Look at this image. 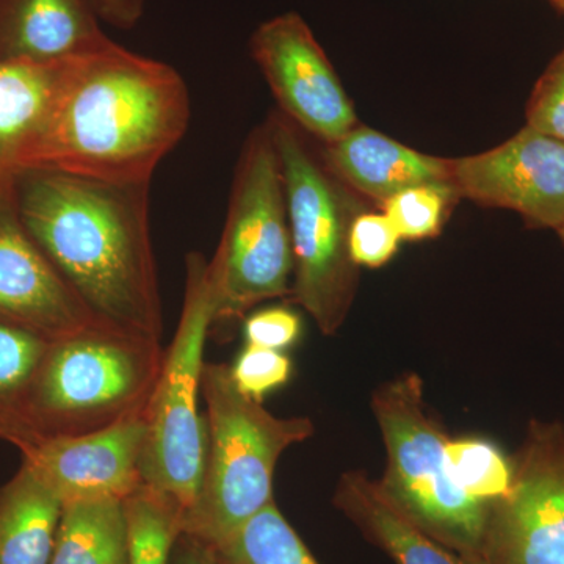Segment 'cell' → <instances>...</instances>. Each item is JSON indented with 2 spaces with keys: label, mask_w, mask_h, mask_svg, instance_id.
Masks as SVG:
<instances>
[{
  "label": "cell",
  "mask_w": 564,
  "mask_h": 564,
  "mask_svg": "<svg viewBox=\"0 0 564 564\" xmlns=\"http://www.w3.org/2000/svg\"><path fill=\"white\" fill-rule=\"evenodd\" d=\"M555 231L558 234L560 239H562V242L564 243V221L558 226V228L555 229Z\"/></svg>",
  "instance_id": "cell-31"
},
{
  "label": "cell",
  "mask_w": 564,
  "mask_h": 564,
  "mask_svg": "<svg viewBox=\"0 0 564 564\" xmlns=\"http://www.w3.org/2000/svg\"><path fill=\"white\" fill-rule=\"evenodd\" d=\"M206 458L198 496L182 533L215 545L273 503L281 455L314 434L307 417H276L234 384L225 364H204Z\"/></svg>",
  "instance_id": "cell-3"
},
{
  "label": "cell",
  "mask_w": 564,
  "mask_h": 564,
  "mask_svg": "<svg viewBox=\"0 0 564 564\" xmlns=\"http://www.w3.org/2000/svg\"><path fill=\"white\" fill-rule=\"evenodd\" d=\"M215 295L209 262L198 251L185 259L180 325L163 358L161 375L144 408L141 481L184 516L202 485L206 422L199 415L204 347L214 325Z\"/></svg>",
  "instance_id": "cell-5"
},
{
  "label": "cell",
  "mask_w": 564,
  "mask_h": 564,
  "mask_svg": "<svg viewBox=\"0 0 564 564\" xmlns=\"http://www.w3.org/2000/svg\"><path fill=\"white\" fill-rule=\"evenodd\" d=\"M300 334L302 318L289 307H267L245 317V345L282 351L291 348Z\"/></svg>",
  "instance_id": "cell-28"
},
{
  "label": "cell",
  "mask_w": 564,
  "mask_h": 564,
  "mask_svg": "<svg viewBox=\"0 0 564 564\" xmlns=\"http://www.w3.org/2000/svg\"><path fill=\"white\" fill-rule=\"evenodd\" d=\"M212 551L215 564H321L274 502Z\"/></svg>",
  "instance_id": "cell-21"
},
{
  "label": "cell",
  "mask_w": 564,
  "mask_h": 564,
  "mask_svg": "<svg viewBox=\"0 0 564 564\" xmlns=\"http://www.w3.org/2000/svg\"><path fill=\"white\" fill-rule=\"evenodd\" d=\"M191 115V93L173 66L113 41L74 62L29 169L151 182Z\"/></svg>",
  "instance_id": "cell-2"
},
{
  "label": "cell",
  "mask_w": 564,
  "mask_h": 564,
  "mask_svg": "<svg viewBox=\"0 0 564 564\" xmlns=\"http://www.w3.org/2000/svg\"><path fill=\"white\" fill-rule=\"evenodd\" d=\"M372 408L388 456L381 491L423 532L480 563L491 507L470 499L448 477L451 437L426 410L421 377L406 373L380 386Z\"/></svg>",
  "instance_id": "cell-6"
},
{
  "label": "cell",
  "mask_w": 564,
  "mask_h": 564,
  "mask_svg": "<svg viewBox=\"0 0 564 564\" xmlns=\"http://www.w3.org/2000/svg\"><path fill=\"white\" fill-rule=\"evenodd\" d=\"M445 466L459 491L489 507L507 496L513 481V463L484 440H448Z\"/></svg>",
  "instance_id": "cell-23"
},
{
  "label": "cell",
  "mask_w": 564,
  "mask_h": 564,
  "mask_svg": "<svg viewBox=\"0 0 564 564\" xmlns=\"http://www.w3.org/2000/svg\"><path fill=\"white\" fill-rule=\"evenodd\" d=\"M399 232L386 214H358L352 218L348 248L356 265L378 269L399 250Z\"/></svg>",
  "instance_id": "cell-26"
},
{
  "label": "cell",
  "mask_w": 564,
  "mask_h": 564,
  "mask_svg": "<svg viewBox=\"0 0 564 564\" xmlns=\"http://www.w3.org/2000/svg\"><path fill=\"white\" fill-rule=\"evenodd\" d=\"M111 43L87 0H0V65H55Z\"/></svg>",
  "instance_id": "cell-14"
},
{
  "label": "cell",
  "mask_w": 564,
  "mask_h": 564,
  "mask_svg": "<svg viewBox=\"0 0 564 564\" xmlns=\"http://www.w3.org/2000/svg\"><path fill=\"white\" fill-rule=\"evenodd\" d=\"M209 274L214 325L242 321L256 304L292 293L291 226L269 121L248 137L240 154Z\"/></svg>",
  "instance_id": "cell-7"
},
{
  "label": "cell",
  "mask_w": 564,
  "mask_h": 564,
  "mask_svg": "<svg viewBox=\"0 0 564 564\" xmlns=\"http://www.w3.org/2000/svg\"><path fill=\"white\" fill-rule=\"evenodd\" d=\"M129 540L120 499H88L63 505L50 564H128Z\"/></svg>",
  "instance_id": "cell-19"
},
{
  "label": "cell",
  "mask_w": 564,
  "mask_h": 564,
  "mask_svg": "<svg viewBox=\"0 0 564 564\" xmlns=\"http://www.w3.org/2000/svg\"><path fill=\"white\" fill-rule=\"evenodd\" d=\"M62 513L57 494L22 462L0 488V564H50Z\"/></svg>",
  "instance_id": "cell-18"
},
{
  "label": "cell",
  "mask_w": 564,
  "mask_h": 564,
  "mask_svg": "<svg viewBox=\"0 0 564 564\" xmlns=\"http://www.w3.org/2000/svg\"><path fill=\"white\" fill-rule=\"evenodd\" d=\"M163 358L161 344L107 326L50 343L29 392L33 432L77 436L143 414Z\"/></svg>",
  "instance_id": "cell-4"
},
{
  "label": "cell",
  "mask_w": 564,
  "mask_h": 564,
  "mask_svg": "<svg viewBox=\"0 0 564 564\" xmlns=\"http://www.w3.org/2000/svg\"><path fill=\"white\" fill-rule=\"evenodd\" d=\"M129 563L170 564L182 533V514L165 497L141 484L124 500Z\"/></svg>",
  "instance_id": "cell-22"
},
{
  "label": "cell",
  "mask_w": 564,
  "mask_h": 564,
  "mask_svg": "<svg viewBox=\"0 0 564 564\" xmlns=\"http://www.w3.org/2000/svg\"><path fill=\"white\" fill-rule=\"evenodd\" d=\"M564 10V9H563Z\"/></svg>",
  "instance_id": "cell-33"
},
{
  "label": "cell",
  "mask_w": 564,
  "mask_h": 564,
  "mask_svg": "<svg viewBox=\"0 0 564 564\" xmlns=\"http://www.w3.org/2000/svg\"><path fill=\"white\" fill-rule=\"evenodd\" d=\"M76 61L0 65V207L17 206L18 177L31 166Z\"/></svg>",
  "instance_id": "cell-15"
},
{
  "label": "cell",
  "mask_w": 564,
  "mask_h": 564,
  "mask_svg": "<svg viewBox=\"0 0 564 564\" xmlns=\"http://www.w3.org/2000/svg\"><path fill=\"white\" fill-rule=\"evenodd\" d=\"M455 196L452 187L422 185L392 196L383 204V209L400 239H432L441 232L448 203Z\"/></svg>",
  "instance_id": "cell-24"
},
{
  "label": "cell",
  "mask_w": 564,
  "mask_h": 564,
  "mask_svg": "<svg viewBox=\"0 0 564 564\" xmlns=\"http://www.w3.org/2000/svg\"><path fill=\"white\" fill-rule=\"evenodd\" d=\"M147 423L133 415L98 432L43 440L22 454L63 505L88 499L124 500L143 484L140 474Z\"/></svg>",
  "instance_id": "cell-13"
},
{
  "label": "cell",
  "mask_w": 564,
  "mask_h": 564,
  "mask_svg": "<svg viewBox=\"0 0 564 564\" xmlns=\"http://www.w3.org/2000/svg\"><path fill=\"white\" fill-rule=\"evenodd\" d=\"M150 192L151 182L29 169L14 204L33 242L99 323L161 344Z\"/></svg>",
  "instance_id": "cell-1"
},
{
  "label": "cell",
  "mask_w": 564,
  "mask_h": 564,
  "mask_svg": "<svg viewBox=\"0 0 564 564\" xmlns=\"http://www.w3.org/2000/svg\"><path fill=\"white\" fill-rule=\"evenodd\" d=\"M269 124L280 154L291 226V296L325 336H333L350 313L358 285V265L348 248L356 217L350 195L315 158L292 121L273 113Z\"/></svg>",
  "instance_id": "cell-8"
},
{
  "label": "cell",
  "mask_w": 564,
  "mask_h": 564,
  "mask_svg": "<svg viewBox=\"0 0 564 564\" xmlns=\"http://www.w3.org/2000/svg\"><path fill=\"white\" fill-rule=\"evenodd\" d=\"M323 162L337 180L381 204L422 185L454 188L451 161L422 154L364 126L325 144Z\"/></svg>",
  "instance_id": "cell-16"
},
{
  "label": "cell",
  "mask_w": 564,
  "mask_h": 564,
  "mask_svg": "<svg viewBox=\"0 0 564 564\" xmlns=\"http://www.w3.org/2000/svg\"><path fill=\"white\" fill-rule=\"evenodd\" d=\"M251 54L296 128L328 144L358 126L336 70L299 14L263 22L252 35Z\"/></svg>",
  "instance_id": "cell-10"
},
{
  "label": "cell",
  "mask_w": 564,
  "mask_h": 564,
  "mask_svg": "<svg viewBox=\"0 0 564 564\" xmlns=\"http://www.w3.org/2000/svg\"><path fill=\"white\" fill-rule=\"evenodd\" d=\"M558 9H564V0H552Z\"/></svg>",
  "instance_id": "cell-32"
},
{
  "label": "cell",
  "mask_w": 564,
  "mask_h": 564,
  "mask_svg": "<svg viewBox=\"0 0 564 564\" xmlns=\"http://www.w3.org/2000/svg\"><path fill=\"white\" fill-rule=\"evenodd\" d=\"M229 370L237 389L243 395L262 403L270 392L291 380L292 361L280 350L245 345Z\"/></svg>",
  "instance_id": "cell-25"
},
{
  "label": "cell",
  "mask_w": 564,
  "mask_h": 564,
  "mask_svg": "<svg viewBox=\"0 0 564 564\" xmlns=\"http://www.w3.org/2000/svg\"><path fill=\"white\" fill-rule=\"evenodd\" d=\"M0 323L46 343L104 326L33 242L17 206L0 207Z\"/></svg>",
  "instance_id": "cell-12"
},
{
  "label": "cell",
  "mask_w": 564,
  "mask_h": 564,
  "mask_svg": "<svg viewBox=\"0 0 564 564\" xmlns=\"http://www.w3.org/2000/svg\"><path fill=\"white\" fill-rule=\"evenodd\" d=\"M87 3L99 21L122 31L135 28L147 7V0H87Z\"/></svg>",
  "instance_id": "cell-29"
},
{
  "label": "cell",
  "mask_w": 564,
  "mask_h": 564,
  "mask_svg": "<svg viewBox=\"0 0 564 564\" xmlns=\"http://www.w3.org/2000/svg\"><path fill=\"white\" fill-rule=\"evenodd\" d=\"M333 502L367 541L397 564H484L456 554L423 532L384 496L378 481L361 473L340 477Z\"/></svg>",
  "instance_id": "cell-17"
},
{
  "label": "cell",
  "mask_w": 564,
  "mask_h": 564,
  "mask_svg": "<svg viewBox=\"0 0 564 564\" xmlns=\"http://www.w3.org/2000/svg\"><path fill=\"white\" fill-rule=\"evenodd\" d=\"M484 564H564V425L533 421L510 491L492 503Z\"/></svg>",
  "instance_id": "cell-9"
},
{
  "label": "cell",
  "mask_w": 564,
  "mask_h": 564,
  "mask_svg": "<svg viewBox=\"0 0 564 564\" xmlns=\"http://www.w3.org/2000/svg\"><path fill=\"white\" fill-rule=\"evenodd\" d=\"M170 564H215L212 545L192 534L181 533Z\"/></svg>",
  "instance_id": "cell-30"
},
{
  "label": "cell",
  "mask_w": 564,
  "mask_h": 564,
  "mask_svg": "<svg viewBox=\"0 0 564 564\" xmlns=\"http://www.w3.org/2000/svg\"><path fill=\"white\" fill-rule=\"evenodd\" d=\"M456 196L518 212L533 228L564 221V141L525 126L500 147L451 161Z\"/></svg>",
  "instance_id": "cell-11"
},
{
  "label": "cell",
  "mask_w": 564,
  "mask_h": 564,
  "mask_svg": "<svg viewBox=\"0 0 564 564\" xmlns=\"http://www.w3.org/2000/svg\"><path fill=\"white\" fill-rule=\"evenodd\" d=\"M527 126L564 141V50L545 69L530 96Z\"/></svg>",
  "instance_id": "cell-27"
},
{
  "label": "cell",
  "mask_w": 564,
  "mask_h": 564,
  "mask_svg": "<svg viewBox=\"0 0 564 564\" xmlns=\"http://www.w3.org/2000/svg\"><path fill=\"white\" fill-rule=\"evenodd\" d=\"M46 340L0 323V441L21 454L41 441L28 417V400Z\"/></svg>",
  "instance_id": "cell-20"
}]
</instances>
